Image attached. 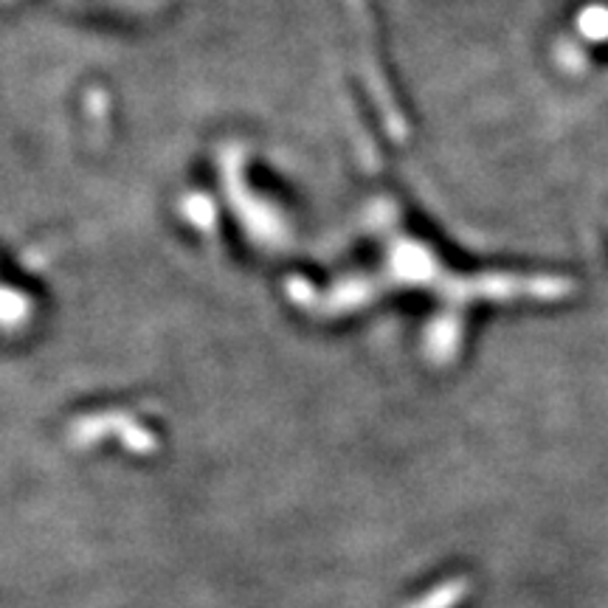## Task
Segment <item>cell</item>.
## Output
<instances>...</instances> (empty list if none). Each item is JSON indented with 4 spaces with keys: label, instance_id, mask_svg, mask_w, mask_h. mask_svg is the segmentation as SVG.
Wrapping results in <instances>:
<instances>
[{
    "label": "cell",
    "instance_id": "cell-1",
    "mask_svg": "<svg viewBox=\"0 0 608 608\" xmlns=\"http://www.w3.org/2000/svg\"><path fill=\"white\" fill-rule=\"evenodd\" d=\"M468 595H470L468 578H454V581L440 583L434 592L423 595L414 606L409 608H456Z\"/></svg>",
    "mask_w": 608,
    "mask_h": 608
}]
</instances>
